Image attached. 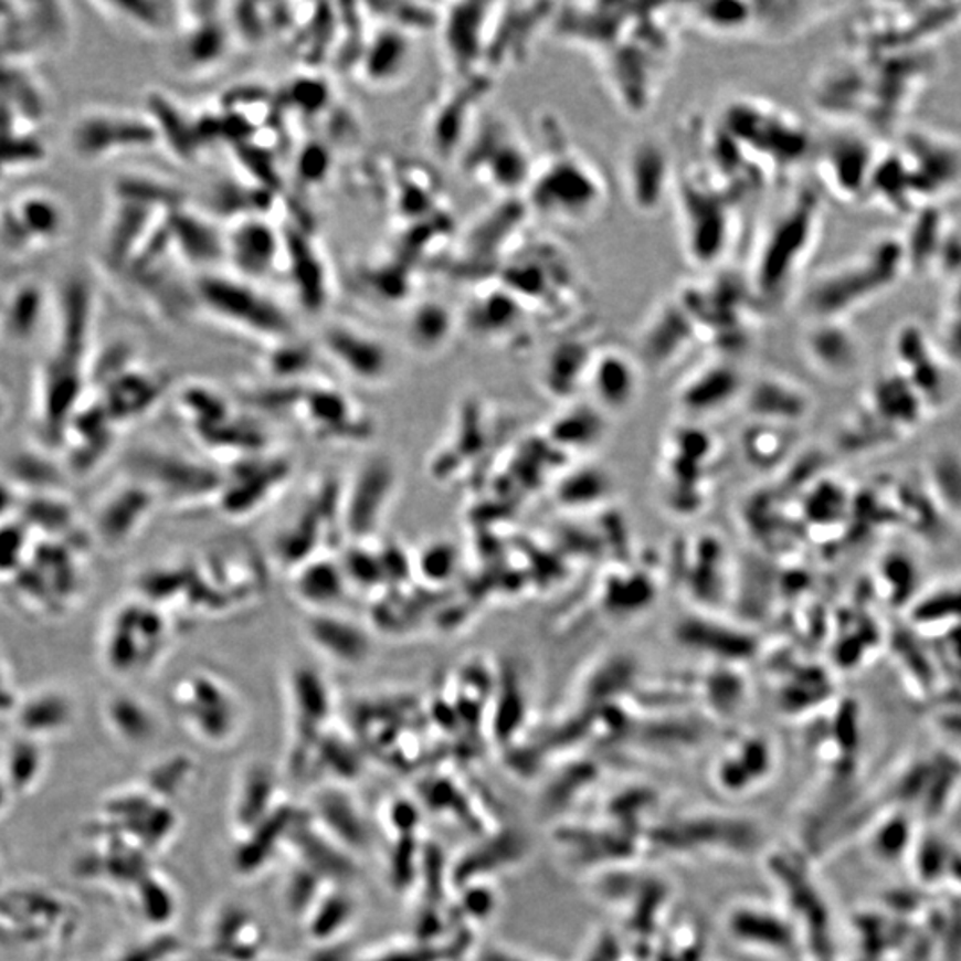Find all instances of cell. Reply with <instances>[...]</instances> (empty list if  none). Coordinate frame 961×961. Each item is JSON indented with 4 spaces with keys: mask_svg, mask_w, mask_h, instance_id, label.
Here are the masks:
<instances>
[{
    "mask_svg": "<svg viewBox=\"0 0 961 961\" xmlns=\"http://www.w3.org/2000/svg\"><path fill=\"white\" fill-rule=\"evenodd\" d=\"M821 202L812 191L796 192L773 215L751 258L750 287L759 305H780L794 291L820 237Z\"/></svg>",
    "mask_w": 961,
    "mask_h": 961,
    "instance_id": "1",
    "label": "cell"
},
{
    "mask_svg": "<svg viewBox=\"0 0 961 961\" xmlns=\"http://www.w3.org/2000/svg\"><path fill=\"white\" fill-rule=\"evenodd\" d=\"M549 142L524 192L527 212L570 226L591 223L608 203L604 177L587 156L561 141L558 130H552Z\"/></svg>",
    "mask_w": 961,
    "mask_h": 961,
    "instance_id": "2",
    "label": "cell"
},
{
    "mask_svg": "<svg viewBox=\"0 0 961 961\" xmlns=\"http://www.w3.org/2000/svg\"><path fill=\"white\" fill-rule=\"evenodd\" d=\"M600 54L605 81L623 109H648L672 57V36L664 29L663 14H632L627 28Z\"/></svg>",
    "mask_w": 961,
    "mask_h": 961,
    "instance_id": "3",
    "label": "cell"
},
{
    "mask_svg": "<svg viewBox=\"0 0 961 961\" xmlns=\"http://www.w3.org/2000/svg\"><path fill=\"white\" fill-rule=\"evenodd\" d=\"M721 128L748 165L756 162L769 173L798 165L811 150V136L800 119L768 102L739 98L728 104Z\"/></svg>",
    "mask_w": 961,
    "mask_h": 961,
    "instance_id": "4",
    "label": "cell"
},
{
    "mask_svg": "<svg viewBox=\"0 0 961 961\" xmlns=\"http://www.w3.org/2000/svg\"><path fill=\"white\" fill-rule=\"evenodd\" d=\"M497 282L522 299L535 316H568L582 299V279L572 256L543 241L513 250L497 273Z\"/></svg>",
    "mask_w": 961,
    "mask_h": 961,
    "instance_id": "5",
    "label": "cell"
},
{
    "mask_svg": "<svg viewBox=\"0 0 961 961\" xmlns=\"http://www.w3.org/2000/svg\"><path fill=\"white\" fill-rule=\"evenodd\" d=\"M197 302L232 330L267 346L296 337V326L287 310L258 285L234 273H203L197 282Z\"/></svg>",
    "mask_w": 961,
    "mask_h": 961,
    "instance_id": "6",
    "label": "cell"
},
{
    "mask_svg": "<svg viewBox=\"0 0 961 961\" xmlns=\"http://www.w3.org/2000/svg\"><path fill=\"white\" fill-rule=\"evenodd\" d=\"M725 189L710 177L675 180L672 197L677 203L680 241L695 266H718L732 244V200Z\"/></svg>",
    "mask_w": 961,
    "mask_h": 961,
    "instance_id": "7",
    "label": "cell"
},
{
    "mask_svg": "<svg viewBox=\"0 0 961 961\" xmlns=\"http://www.w3.org/2000/svg\"><path fill=\"white\" fill-rule=\"evenodd\" d=\"M463 147L468 175L506 198L524 197L536 160L509 119L499 115L476 119Z\"/></svg>",
    "mask_w": 961,
    "mask_h": 961,
    "instance_id": "8",
    "label": "cell"
},
{
    "mask_svg": "<svg viewBox=\"0 0 961 961\" xmlns=\"http://www.w3.org/2000/svg\"><path fill=\"white\" fill-rule=\"evenodd\" d=\"M170 632L165 614L154 605L142 602L122 605L107 623L102 643L104 664L122 677L148 672L159 664Z\"/></svg>",
    "mask_w": 961,
    "mask_h": 961,
    "instance_id": "9",
    "label": "cell"
},
{
    "mask_svg": "<svg viewBox=\"0 0 961 961\" xmlns=\"http://www.w3.org/2000/svg\"><path fill=\"white\" fill-rule=\"evenodd\" d=\"M127 468L133 479L147 486L157 500L177 504L215 503L224 479L212 468L160 448L134 451L127 460Z\"/></svg>",
    "mask_w": 961,
    "mask_h": 961,
    "instance_id": "10",
    "label": "cell"
},
{
    "mask_svg": "<svg viewBox=\"0 0 961 961\" xmlns=\"http://www.w3.org/2000/svg\"><path fill=\"white\" fill-rule=\"evenodd\" d=\"M317 349L337 371L355 383L378 387L394 376V355L389 344L351 320L325 323Z\"/></svg>",
    "mask_w": 961,
    "mask_h": 961,
    "instance_id": "11",
    "label": "cell"
},
{
    "mask_svg": "<svg viewBox=\"0 0 961 961\" xmlns=\"http://www.w3.org/2000/svg\"><path fill=\"white\" fill-rule=\"evenodd\" d=\"M175 705L192 732L218 744L237 732L241 705L229 684L212 673H191L175 687Z\"/></svg>",
    "mask_w": 961,
    "mask_h": 961,
    "instance_id": "12",
    "label": "cell"
},
{
    "mask_svg": "<svg viewBox=\"0 0 961 961\" xmlns=\"http://www.w3.org/2000/svg\"><path fill=\"white\" fill-rule=\"evenodd\" d=\"M497 4L458 2L440 8V40L447 63L460 78L486 74L485 61Z\"/></svg>",
    "mask_w": 961,
    "mask_h": 961,
    "instance_id": "13",
    "label": "cell"
},
{
    "mask_svg": "<svg viewBox=\"0 0 961 961\" xmlns=\"http://www.w3.org/2000/svg\"><path fill=\"white\" fill-rule=\"evenodd\" d=\"M623 191L632 209L654 214L673 194L675 170L668 148L652 136L629 145L622 165Z\"/></svg>",
    "mask_w": 961,
    "mask_h": 961,
    "instance_id": "14",
    "label": "cell"
},
{
    "mask_svg": "<svg viewBox=\"0 0 961 961\" xmlns=\"http://www.w3.org/2000/svg\"><path fill=\"white\" fill-rule=\"evenodd\" d=\"M398 474L389 460L374 458L358 471L340 499V524L355 538L374 535L389 511Z\"/></svg>",
    "mask_w": 961,
    "mask_h": 961,
    "instance_id": "15",
    "label": "cell"
},
{
    "mask_svg": "<svg viewBox=\"0 0 961 961\" xmlns=\"http://www.w3.org/2000/svg\"><path fill=\"white\" fill-rule=\"evenodd\" d=\"M224 250L232 273L253 284L284 266V234L258 214L235 220L224 232Z\"/></svg>",
    "mask_w": 961,
    "mask_h": 961,
    "instance_id": "16",
    "label": "cell"
},
{
    "mask_svg": "<svg viewBox=\"0 0 961 961\" xmlns=\"http://www.w3.org/2000/svg\"><path fill=\"white\" fill-rule=\"evenodd\" d=\"M532 317L535 311L495 279L468 302L460 326L474 339L509 344L527 334Z\"/></svg>",
    "mask_w": 961,
    "mask_h": 961,
    "instance_id": "17",
    "label": "cell"
},
{
    "mask_svg": "<svg viewBox=\"0 0 961 961\" xmlns=\"http://www.w3.org/2000/svg\"><path fill=\"white\" fill-rule=\"evenodd\" d=\"M552 6H499L492 22L490 42L486 51L485 72L503 68L524 60L529 54L532 40L543 25L552 22Z\"/></svg>",
    "mask_w": 961,
    "mask_h": 961,
    "instance_id": "18",
    "label": "cell"
},
{
    "mask_svg": "<svg viewBox=\"0 0 961 961\" xmlns=\"http://www.w3.org/2000/svg\"><path fill=\"white\" fill-rule=\"evenodd\" d=\"M462 84L440 98L439 106L430 119V138L433 147L444 157L453 156L454 151L467 141L472 127L476 124L477 102L483 101L490 87L488 74L460 78Z\"/></svg>",
    "mask_w": 961,
    "mask_h": 961,
    "instance_id": "19",
    "label": "cell"
},
{
    "mask_svg": "<svg viewBox=\"0 0 961 961\" xmlns=\"http://www.w3.org/2000/svg\"><path fill=\"white\" fill-rule=\"evenodd\" d=\"M156 495L138 480L110 492L95 515V535L106 549H122L134 540L156 509Z\"/></svg>",
    "mask_w": 961,
    "mask_h": 961,
    "instance_id": "20",
    "label": "cell"
},
{
    "mask_svg": "<svg viewBox=\"0 0 961 961\" xmlns=\"http://www.w3.org/2000/svg\"><path fill=\"white\" fill-rule=\"evenodd\" d=\"M287 463L279 460H264L262 454L253 462L243 463V468L234 476L223 479L220 495L215 503L220 504L224 515L244 518L262 508L275 495L279 486L287 480Z\"/></svg>",
    "mask_w": 961,
    "mask_h": 961,
    "instance_id": "21",
    "label": "cell"
},
{
    "mask_svg": "<svg viewBox=\"0 0 961 961\" xmlns=\"http://www.w3.org/2000/svg\"><path fill=\"white\" fill-rule=\"evenodd\" d=\"M305 636L317 654L346 668L362 666L371 659V632L335 611L310 613L305 620Z\"/></svg>",
    "mask_w": 961,
    "mask_h": 961,
    "instance_id": "22",
    "label": "cell"
},
{
    "mask_svg": "<svg viewBox=\"0 0 961 961\" xmlns=\"http://www.w3.org/2000/svg\"><path fill=\"white\" fill-rule=\"evenodd\" d=\"M298 416L317 439H358L369 431L357 404L348 395L330 387H314L303 394Z\"/></svg>",
    "mask_w": 961,
    "mask_h": 961,
    "instance_id": "23",
    "label": "cell"
},
{
    "mask_svg": "<svg viewBox=\"0 0 961 961\" xmlns=\"http://www.w3.org/2000/svg\"><path fill=\"white\" fill-rule=\"evenodd\" d=\"M696 340L700 331L678 296L657 305L641 331L643 352L654 363L672 362Z\"/></svg>",
    "mask_w": 961,
    "mask_h": 961,
    "instance_id": "24",
    "label": "cell"
},
{
    "mask_svg": "<svg viewBox=\"0 0 961 961\" xmlns=\"http://www.w3.org/2000/svg\"><path fill=\"white\" fill-rule=\"evenodd\" d=\"M412 34L401 29L380 25L367 38L358 68L363 81L374 87H389L401 83L412 66Z\"/></svg>",
    "mask_w": 961,
    "mask_h": 961,
    "instance_id": "25",
    "label": "cell"
},
{
    "mask_svg": "<svg viewBox=\"0 0 961 961\" xmlns=\"http://www.w3.org/2000/svg\"><path fill=\"white\" fill-rule=\"evenodd\" d=\"M584 383L602 406L622 410L634 401L640 389L636 360L619 348H596Z\"/></svg>",
    "mask_w": 961,
    "mask_h": 961,
    "instance_id": "26",
    "label": "cell"
},
{
    "mask_svg": "<svg viewBox=\"0 0 961 961\" xmlns=\"http://www.w3.org/2000/svg\"><path fill=\"white\" fill-rule=\"evenodd\" d=\"M284 234V267L291 273L298 294L299 302L310 310L325 307L326 298L330 296V279L328 266L323 261L316 244L307 235Z\"/></svg>",
    "mask_w": 961,
    "mask_h": 961,
    "instance_id": "27",
    "label": "cell"
},
{
    "mask_svg": "<svg viewBox=\"0 0 961 961\" xmlns=\"http://www.w3.org/2000/svg\"><path fill=\"white\" fill-rule=\"evenodd\" d=\"M460 328V317L440 299L413 303L404 320L408 348L421 357H435L453 342Z\"/></svg>",
    "mask_w": 961,
    "mask_h": 961,
    "instance_id": "28",
    "label": "cell"
},
{
    "mask_svg": "<svg viewBox=\"0 0 961 961\" xmlns=\"http://www.w3.org/2000/svg\"><path fill=\"white\" fill-rule=\"evenodd\" d=\"M803 351L815 367L830 374H844L858 360L855 335L844 319H809Z\"/></svg>",
    "mask_w": 961,
    "mask_h": 961,
    "instance_id": "29",
    "label": "cell"
},
{
    "mask_svg": "<svg viewBox=\"0 0 961 961\" xmlns=\"http://www.w3.org/2000/svg\"><path fill=\"white\" fill-rule=\"evenodd\" d=\"M288 686L294 715L298 719V742L303 748H311L319 739L320 725L330 716V687L310 666H296Z\"/></svg>",
    "mask_w": 961,
    "mask_h": 961,
    "instance_id": "30",
    "label": "cell"
},
{
    "mask_svg": "<svg viewBox=\"0 0 961 961\" xmlns=\"http://www.w3.org/2000/svg\"><path fill=\"white\" fill-rule=\"evenodd\" d=\"M346 570L330 559L316 558L294 570V593L310 613L334 611L346 595Z\"/></svg>",
    "mask_w": 961,
    "mask_h": 961,
    "instance_id": "31",
    "label": "cell"
},
{
    "mask_svg": "<svg viewBox=\"0 0 961 961\" xmlns=\"http://www.w3.org/2000/svg\"><path fill=\"white\" fill-rule=\"evenodd\" d=\"M821 177L833 191L849 197L864 188L862 171H869V151L853 138H835L821 148Z\"/></svg>",
    "mask_w": 961,
    "mask_h": 961,
    "instance_id": "32",
    "label": "cell"
},
{
    "mask_svg": "<svg viewBox=\"0 0 961 961\" xmlns=\"http://www.w3.org/2000/svg\"><path fill=\"white\" fill-rule=\"evenodd\" d=\"M296 817L298 812H294L288 805L273 809L255 828L247 832L246 841L237 847L235 869L241 875H252L261 869L282 843V838L287 837Z\"/></svg>",
    "mask_w": 961,
    "mask_h": 961,
    "instance_id": "33",
    "label": "cell"
},
{
    "mask_svg": "<svg viewBox=\"0 0 961 961\" xmlns=\"http://www.w3.org/2000/svg\"><path fill=\"white\" fill-rule=\"evenodd\" d=\"M595 349L579 335L555 344L543 366L547 389L556 395L572 394L579 383L587 381L588 367Z\"/></svg>",
    "mask_w": 961,
    "mask_h": 961,
    "instance_id": "34",
    "label": "cell"
},
{
    "mask_svg": "<svg viewBox=\"0 0 961 961\" xmlns=\"http://www.w3.org/2000/svg\"><path fill=\"white\" fill-rule=\"evenodd\" d=\"M741 372L732 363H710L684 384L680 401L689 410L709 412L727 404L741 390Z\"/></svg>",
    "mask_w": 961,
    "mask_h": 961,
    "instance_id": "35",
    "label": "cell"
},
{
    "mask_svg": "<svg viewBox=\"0 0 961 961\" xmlns=\"http://www.w3.org/2000/svg\"><path fill=\"white\" fill-rule=\"evenodd\" d=\"M693 25L718 38H747L756 34L757 8L748 2H701L687 6Z\"/></svg>",
    "mask_w": 961,
    "mask_h": 961,
    "instance_id": "36",
    "label": "cell"
},
{
    "mask_svg": "<svg viewBox=\"0 0 961 961\" xmlns=\"http://www.w3.org/2000/svg\"><path fill=\"white\" fill-rule=\"evenodd\" d=\"M310 826L311 824L298 814L287 835L296 847V852L303 856L307 869L314 870L320 878L323 876L351 878L355 875L352 862L349 860L348 856H344L334 844L328 843L326 838L320 837L319 833L314 832Z\"/></svg>",
    "mask_w": 961,
    "mask_h": 961,
    "instance_id": "37",
    "label": "cell"
},
{
    "mask_svg": "<svg viewBox=\"0 0 961 961\" xmlns=\"http://www.w3.org/2000/svg\"><path fill=\"white\" fill-rule=\"evenodd\" d=\"M17 715L25 737L36 741V737L52 736L68 728L74 718V704L64 693L45 689L20 705Z\"/></svg>",
    "mask_w": 961,
    "mask_h": 961,
    "instance_id": "38",
    "label": "cell"
},
{
    "mask_svg": "<svg viewBox=\"0 0 961 961\" xmlns=\"http://www.w3.org/2000/svg\"><path fill=\"white\" fill-rule=\"evenodd\" d=\"M751 412L769 419H800L806 412L809 401L796 384L783 378H762L751 387L748 394Z\"/></svg>",
    "mask_w": 961,
    "mask_h": 961,
    "instance_id": "39",
    "label": "cell"
},
{
    "mask_svg": "<svg viewBox=\"0 0 961 961\" xmlns=\"http://www.w3.org/2000/svg\"><path fill=\"white\" fill-rule=\"evenodd\" d=\"M317 815L326 830H330L339 843L348 847L366 846L369 841L366 824L358 814L357 806L340 791H325L317 798Z\"/></svg>",
    "mask_w": 961,
    "mask_h": 961,
    "instance_id": "40",
    "label": "cell"
},
{
    "mask_svg": "<svg viewBox=\"0 0 961 961\" xmlns=\"http://www.w3.org/2000/svg\"><path fill=\"white\" fill-rule=\"evenodd\" d=\"M104 716L113 733L122 741L141 744L156 733V718L138 696H110L104 707Z\"/></svg>",
    "mask_w": 961,
    "mask_h": 961,
    "instance_id": "41",
    "label": "cell"
},
{
    "mask_svg": "<svg viewBox=\"0 0 961 961\" xmlns=\"http://www.w3.org/2000/svg\"><path fill=\"white\" fill-rule=\"evenodd\" d=\"M230 28L220 19L202 20V25L192 29L188 38L180 43L179 54L183 66L192 70H205L218 66L230 52Z\"/></svg>",
    "mask_w": 961,
    "mask_h": 961,
    "instance_id": "42",
    "label": "cell"
},
{
    "mask_svg": "<svg viewBox=\"0 0 961 961\" xmlns=\"http://www.w3.org/2000/svg\"><path fill=\"white\" fill-rule=\"evenodd\" d=\"M275 792V780L270 769L264 765H253L244 774L235 805V821L244 832L255 828L273 809L271 800Z\"/></svg>",
    "mask_w": 961,
    "mask_h": 961,
    "instance_id": "43",
    "label": "cell"
},
{
    "mask_svg": "<svg viewBox=\"0 0 961 961\" xmlns=\"http://www.w3.org/2000/svg\"><path fill=\"white\" fill-rule=\"evenodd\" d=\"M31 529L22 520L0 522V579L13 581L31 556Z\"/></svg>",
    "mask_w": 961,
    "mask_h": 961,
    "instance_id": "44",
    "label": "cell"
},
{
    "mask_svg": "<svg viewBox=\"0 0 961 961\" xmlns=\"http://www.w3.org/2000/svg\"><path fill=\"white\" fill-rule=\"evenodd\" d=\"M43 757L38 742L31 737H23L11 744L6 756V777L11 788L25 791L31 788L42 769Z\"/></svg>",
    "mask_w": 961,
    "mask_h": 961,
    "instance_id": "45",
    "label": "cell"
},
{
    "mask_svg": "<svg viewBox=\"0 0 961 961\" xmlns=\"http://www.w3.org/2000/svg\"><path fill=\"white\" fill-rule=\"evenodd\" d=\"M310 934L319 942H328V939L339 933L344 926L348 925L355 914V902L346 894L337 893L326 896L316 911H310Z\"/></svg>",
    "mask_w": 961,
    "mask_h": 961,
    "instance_id": "46",
    "label": "cell"
},
{
    "mask_svg": "<svg viewBox=\"0 0 961 961\" xmlns=\"http://www.w3.org/2000/svg\"><path fill=\"white\" fill-rule=\"evenodd\" d=\"M20 508H28L29 513L25 518H22V522L31 531L32 529H42V531L45 529L49 535L63 536L64 532L74 529V509L63 499L40 497V499H32L28 506L20 504Z\"/></svg>",
    "mask_w": 961,
    "mask_h": 961,
    "instance_id": "47",
    "label": "cell"
},
{
    "mask_svg": "<svg viewBox=\"0 0 961 961\" xmlns=\"http://www.w3.org/2000/svg\"><path fill=\"white\" fill-rule=\"evenodd\" d=\"M141 914L151 922H166L175 914L173 896L159 879L145 878L139 884Z\"/></svg>",
    "mask_w": 961,
    "mask_h": 961,
    "instance_id": "48",
    "label": "cell"
},
{
    "mask_svg": "<svg viewBox=\"0 0 961 961\" xmlns=\"http://www.w3.org/2000/svg\"><path fill=\"white\" fill-rule=\"evenodd\" d=\"M413 841L412 835H403L398 846H395L394 853H392L390 879H392L395 888H406L410 881L415 878L416 870H419L416 869L419 864L415 860L419 852H416Z\"/></svg>",
    "mask_w": 961,
    "mask_h": 961,
    "instance_id": "49",
    "label": "cell"
},
{
    "mask_svg": "<svg viewBox=\"0 0 961 961\" xmlns=\"http://www.w3.org/2000/svg\"><path fill=\"white\" fill-rule=\"evenodd\" d=\"M320 876H317L314 870L299 869L294 873L293 878L288 881L287 902L294 914H303L314 905L319 888Z\"/></svg>",
    "mask_w": 961,
    "mask_h": 961,
    "instance_id": "50",
    "label": "cell"
},
{
    "mask_svg": "<svg viewBox=\"0 0 961 961\" xmlns=\"http://www.w3.org/2000/svg\"><path fill=\"white\" fill-rule=\"evenodd\" d=\"M319 753L323 762H325L328 768H331V771H334L335 774H339V777H344V779L355 777V774H358V771H360V769H358L357 757H352L351 751L344 747L342 742L328 739V742L320 744Z\"/></svg>",
    "mask_w": 961,
    "mask_h": 961,
    "instance_id": "51",
    "label": "cell"
},
{
    "mask_svg": "<svg viewBox=\"0 0 961 961\" xmlns=\"http://www.w3.org/2000/svg\"><path fill=\"white\" fill-rule=\"evenodd\" d=\"M189 771H191V764H189L188 759L170 760L154 771L150 782L154 783V788L159 794H170L182 785L180 780L188 779Z\"/></svg>",
    "mask_w": 961,
    "mask_h": 961,
    "instance_id": "52",
    "label": "cell"
},
{
    "mask_svg": "<svg viewBox=\"0 0 961 961\" xmlns=\"http://www.w3.org/2000/svg\"><path fill=\"white\" fill-rule=\"evenodd\" d=\"M599 426L596 419L590 410H573L570 415L564 416L563 421L559 422L558 435L570 433L572 440H590L595 435Z\"/></svg>",
    "mask_w": 961,
    "mask_h": 961,
    "instance_id": "53",
    "label": "cell"
},
{
    "mask_svg": "<svg viewBox=\"0 0 961 961\" xmlns=\"http://www.w3.org/2000/svg\"><path fill=\"white\" fill-rule=\"evenodd\" d=\"M454 951L448 949L433 948V946H416V948L398 949L387 952L383 957L372 961H444L453 957Z\"/></svg>",
    "mask_w": 961,
    "mask_h": 961,
    "instance_id": "54",
    "label": "cell"
},
{
    "mask_svg": "<svg viewBox=\"0 0 961 961\" xmlns=\"http://www.w3.org/2000/svg\"><path fill=\"white\" fill-rule=\"evenodd\" d=\"M390 821L394 824V828L403 835H413L416 824H419V811L415 805L406 800L395 801L390 809Z\"/></svg>",
    "mask_w": 961,
    "mask_h": 961,
    "instance_id": "55",
    "label": "cell"
},
{
    "mask_svg": "<svg viewBox=\"0 0 961 961\" xmlns=\"http://www.w3.org/2000/svg\"><path fill=\"white\" fill-rule=\"evenodd\" d=\"M20 508V500L17 499V488L10 480L0 479V522L10 520L17 509Z\"/></svg>",
    "mask_w": 961,
    "mask_h": 961,
    "instance_id": "56",
    "label": "cell"
},
{
    "mask_svg": "<svg viewBox=\"0 0 961 961\" xmlns=\"http://www.w3.org/2000/svg\"><path fill=\"white\" fill-rule=\"evenodd\" d=\"M349 954L342 948H326L311 957L310 961H348Z\"/></svg>",
    "mask_w": 961,
    "mask_h": 961,
    "instance_id": "57",
    "label": "cell"
},
{
    "mask_svg": "<svg viewBox=\"0 0 961 961\" xmlns=\"http://www.w3.org/2000/svg\"><path fill=\"white\" fill-rule=\"evenodd\" d=\"M8 709H17V704H14L13 696L8 693V684H6L4 678H2V672H0V710Z\"/></svg>",
    "mask_w": 961,
    "mask_h": 961,
    "instance_id": "58",
    "label": "cell"
},
{
    "mask_svg": "<svg viewBox=\"0 0 961 961\" xmlns=\"http://www.w3.org/2000/svg\"><path fill=\"white\" fill-rule=\"evenodd\" d=\"M4 415H6V408H4V404H2V401H0V422H2V419H4Z\"/></svg>",
    "mask_w": 961,
    "mask_h": 961,
    "instance_id": "59",
    "label": "cell"
}]
</instances>
